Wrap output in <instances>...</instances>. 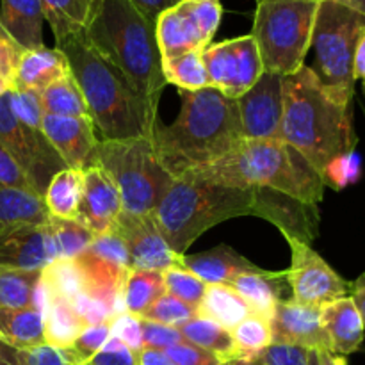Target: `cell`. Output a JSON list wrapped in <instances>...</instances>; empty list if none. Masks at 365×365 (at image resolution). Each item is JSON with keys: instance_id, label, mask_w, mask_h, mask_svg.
<instances>
[{"instance_id": "cell-1", "label": "cell", "mask_w": 365, "mask_h": 365, "mask_svg": "<svg viewBox=\"0 0 365 365\" xmlns=\"http://www.w3.org/2000/svg\"><path fill=\"white\" fill-rule=\"evenodd\" d=\"M180 96L177 120L159 123L152 135L157 159L173 178L216 163L245 139L235 100L210 86Z\"/></svg>"}, {"instance_id": "cell-2", "label": "cell", "mask_w": 365, "mask_h": 365, "mask_svg": "<svg viewBox=\"0 0 365 365\" xmlns=\"http://www.w3.org/2000/svg\"><path fill=\"white\" fill-rule=\"evenodd\" d=\"M56 48L66 56L71 77L82 91L89 118L102 139L152 138L159 125L157 106L139 95L130 82L89 45L84 34L57 39Z\"/></svg>"}, {"instance_id": "cell-3", "label": "cell", "mask_w": 365, "mask_h": 365, "mask_svg": "<svg viewBox=\"0 0 365 365\" xmlns=\"http://www.w3.org/2000/svg\"><path fill=\"white\" fill-rule=\"evenodd\" d=\"M282 141L298 150L321 175L337 157L356 148L349 106L337 102L312 68L284 77Z\"/></svg>"}, {"instance_id": "cell-4", "label": "cell", "mask_w": 365, "mask_h": 365, "mask_svg": "<svg viewBox=\"0 0 365 365\" xmlns=\"http://www.w3.org/2000/svg\"><path fill=\"white\" fill-rule=\"evenodd\" d=\"M84 36L139 95L159 106L166 78L155 21L148 20L128 0H100Z\"/></svg>"}, {"instance_id": "cell-5", "label": "cell", "mask_w": 365, "mask_h": 365, "mask_svg": "<svg viewBox=\"0 0 365 365\" xmlns=\"http://www.w3.org/2000/svg\"><path fill=\"white\" fill-rule=\"evenodd\" d=\"M205 180L228 187H264L317 205L324 195L323 175L287 143L242 139L230 153L200 170Z\"/></svg>"}, {"instance_id": "cell-6", "label": "cell", "mask_w": 365, "mask_h": 365, "mask_svg": "<svg viewBox=\"0 0 365 365\" xmlns=\"http://www.w3.org/2000/svg\"><path fill=\"white\" fill-rule=\"evenodd\" d=\"M253 187H228L187 171L173 178L152 216L170 248L184 257L203 232L232 217L253 216Z\"/></svg>"}, {"instance_id": "cell-7", "label": "cell", "mask_w": 365, "mask_h": 365, "mask_svg": "<svg viewBox=\"0 0 365 365\" xmlns=\"http://www.w3.org/2000/svg\"><path fill=\"white\" fill-rule=\"evenodd\" d=\"M96 164L110 175L128 214H152L173 182L157 159L152 138L102 139Z\"/></svg>"}, {"instance_id": "cell-8", "label": "cell", "mask_w": 365, "mask_h": 365, "mask_svg": "<svg viewBox=\"0 0 365 365\" xmlns=\"http://www.w3.org/2000/svg\"><path fill=\"white\" fill-rule=\"evenodd\" d=\"M365 29V16L335 0H321L312 31L316 52L314 73L337 102L351 106L355 89V50Z\"/></svg>"}, {"instance_id": "cell-9", "label": "cell", "mask_w": 365, "mask_h": 365, "mask_svg": "<svg viewBox=\"0 0 365 365\" xmlns=\"http://www.w3.org/2000/svg\"><path fill=\"white\" fill-rule=\"evenodd\" d=\"M319 2H266L257 6L252 36L264 71L292 75L305 66Z\"/></svg>"}, {"instance_id": "cell-10", "label": "cell", "mask_w": 365, "mask_h": 365, "mask_svg": "<svg viewBox=\"0 0 365 365\" xmlns=\"http://www.w3.org/2000/svg\"><path fill=\"white\" fill-rule=\"evenodd\" d=\"M0 145L20 168L32 192L39 198L45 196L50 180L68 168L41 128L29 127L11 113L7 91L0 96Z\"/></svg>"}, {"instance_id": "cell-11", "label": "cell", "mask_w": 365, "mask_h": 365, "mask_svg": "<svg viewBox=\"0 0 365 365\" xmlns=\"http://www.w3.org/2000/svg\"><path fill=\"white\" fill-rule=\"evenodd\" d=\"M221 14L220 0H180L164 11L155 21L163 59L207 48L220 27Z\"/></svg>"}, {"instance_id": "cell-12", "label": "cell", "mask_w": 365, "mask_h": 365, "mask_svg": "<svg viewBox=\"0 0 365 365\" xmlns=\"http://www.w3.org/2000/svg\"><path fill=\"white\" fill-rule=\"evenodd\" d=\"M210 88L237 100L264 73L259 46L252 34L210 43L202 52Z\"/></svg>"}, {"instance_id": "cell-13", "label": "cell", "mask_w": 365, "mask_h": 365, "mask_svg": "<svg viewBox=\"0 0 365 365\" xmlns=\"http://www.w3.org/2000/svg\"><path fill=\"white\" fill-rule=\"evenodd\" d=\"M292 260L287 269V284L296 303L323 307L349 296L351 284L339 277L330 264L317 252L302 241L291 239Z\"/></svg>"}, {"instance_id": "cell-14", "label": "cell", "mask_w": 365, "mask_h": 365, "mask_svg": "<svg viewBox=\"0 0 365 365\" xmlns=\"http://www.w3.org/2000/svg\"><path fill=\"white\" fill-rule=\"evenodd\" d=\"M110 232L123 241L130 269L164 273L173 267H184V257L170 248L152 214L121 212Z\"/></svg>"}, {"instance_id": "cell-15", "label": "cell", "mask_w": 365, "mask_h": 365, "mask_svg": "<svg viewBox=\"0 0 365 365\" xmlns=\"http://www.w3.org/2000/svg\"><path fill=\"white\" fill-rule=\"evenodd\" d=\"M284 75L264 71L237 102L242 138L253 141H282Z\"/></svg>"}, {"instance_id": "cell-16", "label": "cell", "mask_w": 365, "mask_h": 365, "mask_svg": "<svg viewBox=\"0 0 365 365\" xmlns=\"http://www.w3.org/2000/svg\"><path fill=\"white\" fill-rule=\"evenodd\" d=\"M41 132L61 159L71 170H88L96 164L98 139L89 116H56L46 114L41 120Z\"/></svg>"}, {"instance_id": "cell-17", "label": "cell", "mask_w": 365, "mask_h": 365, "mask_svg": "<svg viewBox=\"0 0 365 365\" xmlns=\"http://www.w3.org/2000/svg\"><path fill=\"white\" fill-rule=\"evenodd\" d=\"M271 339L277 344H294L310 351H330V339L321 323V307L280 299L269 319Z\"/></svg>"}, {"instance_id": "cell-18", "label": "cell", "mask_w": 365, "mask_h": 365, "mask_svg": "<svg viewBox=\"0 0 365 365\" xmlns=\"http://www.w3.org/2000/svg\"><path fill=\"white\" fill-rule=\"evenodd\" d=\"M255 189L253 216L266 217L267 221L277 225L287 241L296 239L305 245L312 242V239L317 235V225H319L317 205H309L273 189Z\"/></svg>"}, {"instance_id": "cell-19", "label": "cell", "mask_w": 365, "mask_h": 365, "mask_svg": "<svg viewBox=\"0 0 365 365\" xmlns=\"http://www.w3.org/2000/svg\"><path fill=\"white\" fill-rule=\"evenodd\" d=\"M121 212V196L110 175L98 164L84 170L78 221L95 235H102L113 230Z\"/></svg>"}, {"instance_id": "cell-20", "label": "cell", "mask_w": 365, "mask_h": 365, "mask_svg": "<svg viewBox=\"0 0 365 365\" xmlns=\"http://www.w3.org/2000/svg\"><path fill=\"white\" fill-rule=\"evenodd\" d=\"M56 260L46 225H20L0 230V267L45 269Z\"/></svg>"}, {"instance_id": "cell-21", "label": "cell", "mask_w": 365, "mask_h": 365, "mask_svg": "<svg viewBox=\"0 0 365 365\" xmlns=\"http://www.w3.org/2000/svg\"><path fill=\"white\" fill-rule=\"evenodd\" d=\"M184 267L207 285H230L242 274L267 271L250 262L227 245H220L198 255H184Z\"/></svg>"}, {"instance_id": "cell-22", "label": "cell", "mask_w": 365, "mask_h": 365, "mask_svg": "<svg viewBox=\"0 0 365 365\" xmlns=\"http://www.w3.org/2000/svg\"><path fill=\"white\" fill-rule=\"evenodd\" d=\"M321 323L330 339L334 355H351L364 342L365 324L351 296L321 307Z\"/></svg>"}, {"instance_id": "cell-23", "label": "cell", "mask_w": 365, "mask_h": 365, "mask_svg": "<svg viewBox=\"0 0 365 365\" xmlns=\"http://www.w3.org/2000/svg\"><path fill=\"white\" fill-rule=\"evenodd\" d=\"M43 24H45V13H43L41 0H2L0 25L25 50L45 46Z\"/></svg>"}, {"instance_id": "cell-24", "label": "cell", "mask_w": 365, "mask_h": 365, "mask_svg": "<svg viewBox=\"0 0 365 365\" xmlns=\"http://www.w3.org/2000/svg\"><path fill=\"white\" fill-rule=\"evenodd\" d=\"M70 73L68 59L59 48L25 50L18 66L13 89H34L41 93L57 78Z\"/></svg>"}, {"instance_id": "cell-25", "label": "cell", "mask_w": 365, "mask_h": 365, "mask_svg": "<svg viewBox=\"0 0 365 365\" xmlns=\"http://www.w3.org/2000/svg\"><path fill=\"white\" fill-rule=\"evenodd\" d=\"M0 341L18 351L46 344L43 310L38 307H27V309L0 307Z\"/></svg>"}, {"instance_id": "cell-26", "label": "cell", "mask_w": 365, "mask_h": 365, "mask_svg": "<svg viewBox=\"0 0 365 365\" xmlns=\"http://www.w3.org/2000/svg\"><path fill=\"white\" fill-rule=\"evenodd\" d=\"M285 278H287V271H280V273L264 271V273L242 274L230 285L245 299L252 314L269 321L274 307L280 302L282 280Z\"/></svg>"}, {"instance_id": "cell-27", "label": "cell", "mask_w": 365, "mask_h": 365, "mask_svg": "<svg viewBox=\"0 0 365 365\" xmlns=\"http://www.w3.org/2000/svg\"><path fill=\"white\" fill-rule=\"evenodd\" d=\"M43 317H45V342L56 349L70 348L82 330L89 327L77 312L73 303L57 296L45 294Z\"/></svg>"}, {"instance_id": "cell-28", "label": "cell", "mask_w": 365, "mask_h": 365, "mask_svg": "<svg viewBox=\"0 0 365 365\" xmlns=\"http://www.w3.org/2000/svg\"><path fill=\"white\" fill-rule=\"evenodd\" d=\"M43 269H11L0 267V307L2 309H45L41 287Z\"/></svg>"}, {"instance_id": "cell-29", "label": "cell", "mask_w": 365, "mask_h": 365, "mask_svg": "<svg viewBox=\"0 0 365 365\" xmlns=\"http://www.w3.org/2000/svg\"><path fill=\"white\" fill-rule=\"evenodd\" d=\"M196 316L214 321L232 331L242 319L252 316V310L232 285H207Z\"/></svg>"}, {"instance_id": "cell-30", "label": "cell", "mask_w": 365, "mask_h": 365, "mask_svg": "<svg viewBox=\"0 0 365 365\" xmlns=\"http://www.w3.org/2000/svg\"><path fill=\"white\" fill-rule=\"evenodd\" d=\"M41 6L57 41L71 34H84L100 0H41Z\"/></svg>"}, {"instance_id": "cell-31", "label": "cell", "mask_w": 365, "mask_h": 365, "mask_svg": "<svg viewBox=\"0 0 365 365\" xmlns=\"http://www.w3.org/2000/svg\"><path fill=\"white\" fill-rule=\"evenodd\" d=\"M48 220L43 198L21 189L0 187V230L20 225H46Z\"/></svg>"}, {"instance_id": "cell-32", "label": "cell", "mask_w": 365, "mask_h": 365, "mask_svg": "<svg viewBox=\"0 0 365 365\" xmlns=\"http://www.w3.org/2000/svg\"><path fill=\"white\" fill-rule=\"evenodd\" d=\"M82 187H84V171L71 170V168L59 171L50 180L43 196L50 216L61 220H78Z\"/></svg>"}, {"instance_id": "cell-33", "label": "cell", "mask_w": 365, "mask_h": 365, "mask_svg": "<svg viewBox=\"0 0 365 365\" xmlns=\"http://www.w3.org/2000/svg\"><path fill=\"white\" fill-rule=\"evenodd\" d=\"M163 294H166L163 273L130 269L121 289L123 310L135 317H143V314Z\"/></svg>"}, {"instance_id": "cell-34", "label": "cell", "mask_w": 365, "mask_h": 365, "mask_svg": "<svg viewBox=\"0 0 365 365\" xmlns=\"http://www.w3.org/2000/svg\"><path fill=\"white\" fill-rule=\"evenodd\" d=\"M178 330L184 335L185 342H191L198 348L214 353L223 362H234L235 360V344L232 331L225 330L214 321L196 316Z\"/></svg>"}, {"instance_id": "cell-35", "label": "cell", "mask_w": 365, "mask_h": 365, "mask_svg": "<svg viewBox=\"0 0 365 365\" xmlns=\"http://www.w3.org/2000/svg\"><path fill=\"white\" fill-rule=\"evenodd\" d=\"M202 52L203 50H191L171 59H163L166 84L177 86L180 91H198L209 88V75L203 64Z\"/></svg>"}, {"instance_id": "cell-36", "label": "cell", "mask_w": 365, "mask_h": 365, "mask_svg": "<svg viewBox=\"0 0 365 365\" xmlns=\"http://www.w3.org/2000/svg\"><path fill=\"white\" fill-rule=\"evenodd\" d=\"M41 96V106L46 114H56V116H89L88 106L78 89L77 82L66 73L64 77L57 78L56 82L43 89L39 93Z\"/></svg>"}, {"instance_id": "cell-37", "label": "cell", "mask_w": 365, "mask_h": 365, "mask_svg": "<svg viewBox=\"0 0 365 365\" xmlns=\"http://www.w3.org/2000/svg\"><path fill=\"white\" fill-rule=\"evenodd\" d=\"M46 227L56 250V259L75 260L89 248L93 239L96 237L78 220H61L50 216Z\"/></svg>"}, {"instance_id": "cell-38", "label": "cell", "mask_w": 365, "mask_h": 365, "mask_svg": "<svg viewBox=\"0 0 365 365\" xmlns=\"http://www.w3.org/2000/svg\"><path fill=\"white\" fill-rule=\"evenodd\" d=\"M41 287L46 296L73 302L84 292V277L75 260L56 259L41 271Z\"/></svg>"}, {"instance_id": "cell-39", "label": "cell", "mask_w": 365, "mask_h": 365, "mask_svg": "<svg viewBox=\"0 0 365 365\" xmlns=\"http://www.w3.org/2000/svg\"><path fill=\"white\" fill-rule=\"evenodd\" d=\"M232 337L235 344V360L255 359L262 349H266L273 342L269 321L255 314L242 319L232 330Z\"/></svg>"}, {"instance_id": "cell-40", "label": "cell", "mask_w": 365, "mask_h": 365, "mask_svg": "<svg viewBox=\"0 0 365 365\" xmlns=\"http://www.w3.org/2000/svg\"><path fill=\"white\" fill-rule=\"evenodd\" d=\"M110 339L109 323L102 324H89L82 330V334L75 339L70 348L57 349L64 360L71 365H86L100 349L103 348Z\"/></svg>"}, {"instance_id": "cell-41", "label": "cell", "mask_w": 365, "mask_h": 365, "mask_svg": "<svg viewBox=\"0 0 365 365\" xmlns=\"http://www.w3.org/2000/svg\"><path fill=\"white\" fill-rule=\"evenodd\" d=\"M163 278L168 294L175 296L180 302H184L185 305L198 310L203 294L207 291L205 282L200 280L195 273H191L185 267H173V269L164 271Z\"/></svg>"}, {"instance_id": "cell-42", "label": "cell", "mask_w": 365, "mask_h": 365, "mask_svg": "<svg viewBox=\"0 0 365 365\" xmlns=\"http://www.w3.org/2000/svg\"><path fill=\"white\" fill-rule=\"evenodd\" d=\"M192 317H196V310L192 307L185 305L184 302H180L178 298L166 292L143 314L141 319L166 324V327L180 328L187 321H191Z\"/></svg>"}, {"instance_id": "cell-43", "label": "cell", "mask_w": 365, "mask_h": 365, "mask_svg": "<svg viewBox=\"0 0 365 365\" xmlns=\"http://www.w3.org/2000/svg\"><path fill=\"white\" fill-rule=\"evenodd\" d=\"M360 175H362V159L356 153V150H353V152H348L334 159L324 168L323 180L324 185H330V187L341 191L348 185L356 184Z\"/></svg>"}, {"instance_id": "cell-44", "label": "cell", "mask_w": 365, "mask_h": 365, "mask_svg": "<svg viewBox=\"0 0 365 365\" xmlns=\"http://www.w3.org/2000/svg\"><path fill=\"white\" fill-rule=\"evenodd\" d=\"M7 102L14 116L25 125L34 128H41V120L45 110L41 106L39 91L34 89H9L7 91Z\"/></svg>"}, {"instance_id": "cell-45", "label": "cell", "mask_w": 365, "mask_h": 365, "mask_svg": "<svg viewBox=\"0 0 365 365\" xmlns=\"http://www.w3.org/2000/svg\"><path fill=\"white\" fill-rule=\"evenodd\" d=\"M25 48L18 45L13 38L0 25V81L6 84L7 89H13L14 78H16L18 66L24 57Z\"/></svg>"}, {"instance_id": "cell-46", "label": "cell", "mask_w": 365, "mask_h": 365, "mask_svg": "<svg viewBox=\"0 0 365 365\" xmlns=\"http://www.w3.org/2000/svg\"><path fill=\"white\" fill-rule=\"evenodd\" d=\"M110 327V335L116 339H120L135 356L141 353L143 346V328H141V319L128 312H121L118 316H114L109 323Z\"/></svg>"}, {"instance_id": "cell-47", "label": "cell", "mask_w": 365, "mask_h": 365, "mask_svg": "<svg viewBox=\"0 0 365 365\" xmlns=\"http://www.w3.org/2000/svg\"><path fill=\"white\" fill-rule=\"evenodd\" d=\"M264 365H310V349L294 344L271 342L255 356Z\"/></svg>"}, {"instance_id": "cell-48", "label": "cell", "mask_w": 365, "mask_h": 365, "mask_svg": "<svg viewBox=\"0 0 365 365\" xmlns=\"http://www.w3.org/2000/svg\"><path fill=\"white\" fill-rule=\"evenodd\" d=\"M141 319V317H139ZM143 328V346L150 349H160L166 351L171 346H177L184 342V335L178 328L166 327V324L153 323V321L141 319Z\"/></svg>"}, {"instance_id": "cell-49", "label": "cell", "mask_w": 365, "mask_h": 365, "mask_svg": "<svg viewBox=\"0 0 365 365\" xmlns=\"http://www.w3.org/2000/svg\"><path fill=\"white\" fill-rule=\"evenodd\" d=\"M171 362L175 365H221L225 364L220 356L214 353L207 351V349L198 348V346L191 344V342H180L177 346H171L166 351Z\"/></svg>"}, {"instance_id": "cell-50", "label": "cell", "mask_w": 365, "mask_h": 365, "mask_svg": "<svg viewBox=\"0 0 365 365\" xmlns=\"http://www.w3.org/2000/svg\"><path fill=\"white\" fill-rule=\"evenodd\" d=\"M86 365H139L138 356L120 341L110 335L103 348Z\"/></svg>"}, {"instance_id": "cell-51", "label": "cell", "mask_w": 365, "mask_h": 365, "mask_svg": "<svg viewBox=\"0 0 365 365\" xmlns=\"http://www.w3.org/2000/svg\"><path fill=\"white\" fill-rule=\"evenodd\" d=\"M0 187H13L32 192L27 178L24 177L20 168L14 164V160L11 159L9 153L4 150L2 145H0ZM32 195H34V192H32Z\"/></svg>"}, {"instance_id": "cell-52", "label": "cell", "mask_w": 365, "mask_h": 365, "mask_svg": "<svg viewBox=\"0 0 365 365\" xmlns=\"http://www.w3.org/2000/svg\"><path fill=\"white\" fill-rule=\"evenodd\" d=\"M21 360H24V365H71L61 356L56 348L48 344L25 349L21 351Z\"/></svg>"}, {"instance_id": "cell-53", "label": "cell", "mask_w": 365, "mask_h": 365, "mask_svg": "<svg viewBox=\"0 0 365 365\" xmlns=\"http://www.w3.org/2000/svg\"><path fill=\"white\" fill-rule=\"evenodd\" d=\"M135 9L141 11L148 20L157 21V18L170 7L177 6L180 0H128Z\"/></svg>"}, {"instance_id": "cell-54", "label": "cell", "mask_w": 365, "mask_h": 365, "mask_svg": "<svg viewBox=\"0 0 365 365\" xmlns=\"http://www.w3.org/2000/svg\"><path fill=\"white\" fill-rule=\"evenodd\" d=\"M138 362L139 365H175L166 353L150 348L141 349V353L138 355Z\"/></svg>"}, {"instance_id": "cell-55", "label": "cell", "mask_w": 365, "mask_h": 365, "mask_svg": "<svg viewBox=\"0 0 365 365\" xmlns=\"http://www.w3.org/2000/svg\"><path fill=\"white\" fill-rule=\"evenodd\" d=\"M349 296H351V299L355 302L356 309H359L360 316H362L364 324H365V273L360 274V277L353 282Z\"/></svg>"}, {"instance_id": "cell-56", "label": "cell", "mask_w": 365, "mask_h": 365, "mask_svg": "<svg viewBox=\"0 0 365 365\" xmlns=\"http://www.w3.org/2000/svg\"><path fill=\"white\" fill-rule=\"evenodd\" d=\"M353 70H355V78H365V29L359 39V45H356Z\"/></svg>"}, {"instance_id": "cell-57", "label": "cell", "mask_w": 365, "mask_h": 365, "mask_svg": "<svg viewBox=\"0 0 365 365\" xmlns=\"http://www.w3.org/2000/svg\"><path fill=\"white\" fill-rule=\"evenodd\" d=\"M0 365H24L21 351L0 341Z\"/></svg>"}, {"instance_id": "cell-58", "label": "cell", "mask_w": 365, "mask_h": 365, "mask_svg": "<svg viewBox=\"0 0 365 365\" xmlns=\"http://www.w3.org/2000/svg\"><path fill=\"white\" fill-rule=\"evenodd\" d=\"M317 356H319L321 365H348L346 356L334 355V353L330 351H317Z\"/></svg>"}, {"instance_id": "cell-59", "label": "cell", "mask_w": 365, "mask_h": 365, "mask_svg": "<svg viewBox=\"0 0 365 365\" xmlns=\"http://www.w3.org/2000/svg\"><path fill=\"white\" fill-rule=\"evenodd\" d=\"M335 2L342 4V6L349 7V9H353L355 13L365 16V0H335Z\"/></svg>"}, {"instance_id": "cell-60", "label": "cell", "mask_w": 365, "mask_h": 365, "mask_svg": "<svg viewBox=\"0 0 365 365\" xmlns=\"http://www.w3.org/2000/svg\"><path fill=\"white\" fill-rule=\"evenodd\" d=\"M266 2H321V0H257V4Z\"/></svg>"}, {"instance_id": "cell-61", "label": "cell", "mask_w": 365, "mask_h": 365, "mask_svg": "<svg viewBox=\"0 0 365 365\" xmlns=\"http://www.w3.org/2000/svg\"><path fill=\"white\" fill-rule=\"evenodd\" d=\"M237 365H264L259 359H250V360H234Z\"/></svg>"}, {"instance_id": "cell-62", "label": "cell", "mask_w": 365, "mask_h": 365, "mask_svg": "<svg viewBox=\"0 0 365 365\" xmlns=\"http://www.w3.org/2000/svg\"><path fill=\"white\" fill-rule=\"evenodd\" d=\"M310 365H321L319 356H317V351H310Z\"/></svg>"}, {"instance_id": "cell-63", "label": "cell", "mask_w": 365, "mask_h": 365, "mask_svg": "<svg viewBox=\"0 0 365 365\" xmlns=\"http://www.w3.org/2000/svg\"><path fill=\"white\" fill-rule=\"evenodd\" d=\"M221 365H237L235 362H225V364H221Z\"/></svg>"}, {"instance_id": "cell-64", "label": "cell", "mask_w": 365, "mask_h": 365, "mask_svg": "<svg viewBox=\"0 0 365 365\" xmlns=\"http://www.w3.org/2000/svg\"><path fill=\"white\" fill-rule=\"evenodd\" d=\"M364 82H365V78H364ZM364 86H365V84H364Z\"/></svg>"}]
</instances>
